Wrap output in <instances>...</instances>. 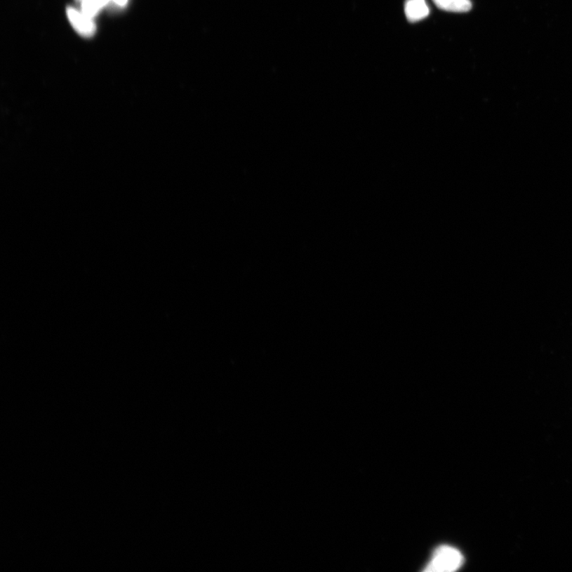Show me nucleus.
Instances as JSON below:
<instances>
[{"instance_id": "1", "label": "nucleus", "mask_w": 572, "mask_h": 572, "mask_svg": "<svg viewBox=\"0 0 572 572\" xmlns=\"http://www.w3.org/2000/svg\"><path fill=\"white\" fill-rule=\"evenodd\" d=\"M465 559L455 547L444 545L437 547L427 564L425 571L451 572L462 567Z\"/></svg>"}, {"instance_id": "2", "label": "nucleus", "mask_w": 572, "mask_h": 572, "mask_svg": "<svg viewBox=\"0 0 572 572\" xmlns=\"http://www.w3.org/2000/svg\"><path fill=\"white\" fill-rule=\"evenodd\" d=\"M66 12L72 26L78 34L86 38L92 37L95 34L96 26L92 18L73 8H68Z\"/></svg>"}, {"instance_id": "4", "label": "nucleus", "mask_w": 572, "mask_h": 572, "mask_svg": "<svg viewBox=\"0 0 572 572\" xmlns=\"http://www.w3.org/2000/svg\"><path fill=\"white\" fill-rule=\"evenodd\" d=\"M439 8L451 12H467L472 8L470 0H433Z\"/></svg>"}, {"instance_id": "6", "label": "nucleus", "mask_w": 572, "mask_h": 572, "mask_svg": "<svg viewBox=\"0 0 572 572\" xmlns=\"http://www.w3.org/2000/svg\"><path fill=\"white\" fill-rule=\"evenodd\" d=\"M112 1L119 6V7H125L128 0H112Z\"/></svg>"}, {"instance_id": "7", "label": "nucleus", "mask_w": 572, "mask_h": 572, "mask_svg": "<svg viewBox=\"0 0 572 572\" xmlns=\"http://www.w3.org/2000/svg\"><path fill=\"white\" fill-rule=\"evenodd\" d=\"M76 1L81 3L83 1V0H76Z\"/></svg>"}, {"instance_id": "3", "label": "nucleus", "mask_w": 572, "mask_h": 572, "mask_svg": "<svg viewBox=\"0 0 572 572\" xmlns=\"http://www.w3.org/2000/svg\"><path fill=\"white\" fill-rule=\"evenodd\" d=\"M405 12L409 22H416L425 19L430 14V8L425 0H408Z\"/></svg>"}, {"instance_id": "5", "label": "nucleus", "mask_w": 572, "mask_h": 572, "mask_svg": "<svg viewBox=\"0 0 572 572\" xmlns=\"http://www.w3.org/2000/svg\"><path fill=\"white\" fill-rule=\"evenodd\" d=\"M111 1L112 0H83L81 11L84 14L94 19L100 10L106 7Z\"/></svg>"}]
</instances>
